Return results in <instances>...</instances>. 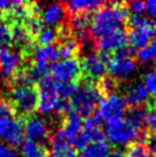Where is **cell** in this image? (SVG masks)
I'll list each match as a JSON object with an SVG mask.
<instances>
[{
    "label": "cell",
    "instance_id": "cell-6",
    "mask_svg": "<svg viewBox=\"0 0 156 157\" xmlns=\"http://www.w3.org/2000/svg\"><path fill=\"white\" fill-rule=\"evenodd\" d=\"M126 105L127 103L124 96L116 93H111L100 100L96 115L101 121L103 119L106 122L121 119L125 113Z\"/></svg>",
    "mask_w": 156,
    "mask_h": 157
},
{
    "label": "cell",
    "instance_id": "cell-20",
    "mask_svg": "<svg viewBox=\"0 0 156 157\" xmlns=\"http://www.w3.org/2000/svg\"><path fill=\"white\" fill-rule=\"evenodd\" d=\"M63 5L70 15H76V14H88L92 10L99 9V7H101L103 2L99 0H70Z\"/></svg>",
    "mask_w": 156,
    "mask_h": 157
},
{
    "label": "cell",
    "instance_id": "cell-38",
    "mask_svg": "<svg viewBox=\"0 0 156 157\" xmlns=\"http://www.w3.org/2000/svg\"><path fill=\"white\" fill-rule=\"evenodd\" d=\"M15 5H16V1L0 0V13H4V15H7L14 8Z\"/></svg>",
    "mask_w": 156,
    "mask_h": 157
},
{
    "label": "cell",
    "instance_id": "cell-23",
    "mask_svg": "<svg viewBox=\"0 0 156 157\" xmlns=\"http://www.w3.org/2000/svg\"><path fill=\"white\" fill-rule=\"evenodd\" d=\"M79 43L75 38H69V39L62 40L57 48V54L59 57L62 60L65 59H72L79 51Z\"/></svg>",
    "mask_w": 156,
    "mask_h": 157
},
{
    "label": "cell",
    "instance_id": "cell-32",
    "mask_svg": "<svg viewBox=\"0 0 156 157\" xmlns=\"http://www.w3.org/2000/svg\"><path fill=\"white\" fill-rule=\"evenodd\" d=\"M127 23L132 29H138V28H143L155 22H152V20L145 15H131L127 18Z\"/></svg>",
    "mask_w": 156,
    "mask_h": 157
},
{
    "label": "cell",
    "instance_id": "cell-3",
    "mask_svg": "<svg viewBox=\"0 0 156 157\" xmlns=\"http://www.w3.org/2000/svg\"><path fill=\"white\" fill-rule=\"evenodd\" d=\"M101 99L102 93L99 91L98 86L92 84V82H87L82 87H78V91L71 98L69 102L70 109L80 117H90L94 113Z\"/></svg>",
    "mask_w": 156,
    "mask_h": 157
},
{
    "label": "cell",
    "instance_id": "cell-40",
    "mask_svg": "<svg viewBox=\"0 0 156 157\" xmlns=\"http://www.w3.org/2000/svg\"><path fill=\"white\" fill-rule=\"evenodd\" d=\"M107 157H126V156L122 150H119V149H115V150H113V151H110Z\"/></svg>",
    "mask_w": 156,
    "mask_h": 157
},
{
    "label": "cell",
    "instance_id": "cell-14",
    "mask_svg": "<svg viewBox=\"0 0 156 157\" xmlns=\"http://www.w3.org/2000/svg\"><path fill=\"white\" fill-rule=\"evenodd\" d=\"M12 28V44L21 54L32 51V37L24 24L14 23Z\"/></svg>",
    "mask_w": 156,
    "mask_h": 157
},
{
    "label": "cell",
    "instance_id": "cell-39",
    "mask_svg": "<svg viewBox=\"0 0 156 157\" xmlns=\"http://www.w3.org/2000/svg\"><path fill=\"white\" fill-rule=\"evenodd\" d=\"M145 10L147 12L149 16L156 18V0H150L145 2Z\"/></svg>",
    "mask_w": 156,
    "mask_h": 157
},
{
    "label": "cell",
    "instance_id": "cell-4",
    "mask_svg": "<svg viewBox=\"0 0 156 157\" xmlns=\"http://www.w3.org/2000/svg\"><path fill=\"white\" fill-rule=\"evenodd\" d=\"M103 134L107 135L108 140L115 146H127L135 144V141L146 136L133 127L124 119H115L104 124Z\"/></svg>",
    "mask_w": 156,
    "mask_h": 157
},
{
    "label": "cell",
    "instance_id": "cell-21",
    "mask_svg": "<svg viewBox=\"0 0 156 157\" xmlns=\"http://www.w3.org/2000/svg\"><path fill=\"white\" fill-rule=\"evenodd\" d=\"M147 115L148 111L145 107H133L126 113V122L135 128H142L147 126Z\"/></svg>",
    "mask_w": 156,
    "mask_h": 157
},
{
    "label": "cell",
    "instance_id": "cell-41",
    "mask_svg": "<svg viewBox=\"0 0 156 157\" xmlns=\"http://www.w3.org/2000/svg\"><path fill=\"white\" fill-rule=\"evenodd\" d=\"M155 64H156V61H155Z\"/></svg>",
    "mask_w": 156,
    "mask_h": 157
},
{
    "label": "cell",
    "instance_id": "cell-24",
    "mask_svg": "<svg viewBox=\"0 0 156 157\" xmlns=\"http://www.w3.org/2000/svg\"><path fill=\"white\" fill-rule=\"evenodd\" d=\"M36 39L39 46H53V44L59 39L57 30L51 26L43 28L38 35L36 36Z\"/></svg>",
    "mask_w": 156,
    "mask_h": 157
},
{
    "label": "cell",
    "instance_id": "cell-27",
    "mask_svg": "<svg viewBox=\"0 0 156 157\" xmlns=\"http://www.w3.org/2000/svg\"><path fill=\"white\" fill-rule=\"evenodd\" d=\"M55 90H57V95L60 96L62 100L71 99L75 95V93L78 91L77 83H57L55 84Z\"/></svg>",
    "mask_w": 156,
    "mask_h": 157
},
{
    "label": "cell",
    "instance_id": "cell-16",
    "mask_svg": "<svg viewBox=\"0 0 156 157\" xmlns=\"http://www.w3.org/2000/svg\"><path fill=\"white\" fill-rule=\"evenodd\" d=\"M156 36V23L149 24L143 28L131 29L127 35V40L130 41L131 48H142L149 44Z\"/></svg>",
    "mask_w": 156,
    "mask_h": 157
},
{
    "label": "cell",
    "instance_id": "cell-10",
    "mask_svg": "<svg viewBox=\"0 0 156 157\" xmlns=\"http://www.w3.org/2000/svg\"><path fill=\"white\" fill-rule=\"evenodd\" d=\"M24 136L26 141H31L35 144H41L51 139L49 138V128L46 122L39 117H29L23 127Z\"/></svg>",
    "mask_w": 156,
    "mask_h": 157
},
{
    "label": "cell",
    "instance_id": "cell-5",
    "mask_svg": "<svg viewBox=\"0 0 156 157\" xmlns=\"http://www.w3.org/2000/svg\"><path fill=\"white\" fill-rule=\"evenodd\" d=\"M9 100L13 109L21 116H30L38 107V94L33 86H12Z\"/></svg>",
    "mask_w": 156,
    "mask_h": 157
},
{
    "label": "cell",
    "instance_id": "cell-13",
    "mask_svg": "<svg viewBox=\"0 0 156 157\" xmlns=\"http://www.w3.org/2000/svg\"><path fill=\"white\" fill-rule=\"evenodd\" d=\"M82 71L87 76V78L91 80H100L103 78L107 66L104 61L100 57V55H96L94 53L90 52L86 54L80 63Z\"/></svg>",
    "mask_w": 156,
    "mask_h": 157
},
{
    "label": "cell",
    "instance_id": "cell-25",
    "mask_svg": "<svg viewBox=\"0 0 156 157\" xmlns=\"http://www.w3.org/2000/svg\"><path fill=\"white\" fill-rule=\"evenodd\" d=\"M22 155L23 157H48L47 150L41 144L31 141H25L22 144Z\"/></svg>",
    "mask_w": 156,
    "mask_h": 157
},
{
    "label": "cell",
    "instance_id": "cell-18",
    "mask_svg": "<svg viewBox=\"0 0 156 157\" xmlns=\"http://www.w3.org/2000/svg\"><path fill=\"white\" fill-rule=\"evenodd\" d=\"M125 100L126 103L129 105L133 107H142L149 99V94H148L146 87L143 86V84L135 83L130 85L125 93Z\"/></svg>",
    "mask_w": 156,
    "mask_h": 157
},
{
    "label": "cell",
    "instance_id": "cell-37",
    "mask_svg": "<svg viewBox=\"0 0 156 157\" xmlns=\"http://www.w3.org/2000/svg\"><path fill=\"white\" fill-rule=\"evenodd\" d=\"M145 142H146V148L148 149V151L156 156V133H152L146 136Z\"/></svg>",
    "mask_w": 156,
    "mask_h": 157
},
{
    "label": "cell",
    "instance_id": "cell-22",
    "mask_svg": "<svg viewBox=\"0 0 156 157\" xmlns=\"http://www.w3.org/2000/svg\"><path fill=\"white\" fill-rule=\"evenodd\" d=\"M110 153V147L106 140L92 142L83 150V157H107Z\"/></svg>",
    "mask_w": 156,
    "mask_h": 157
},
{
    "label": "cell",
    "instance_id": "cell-30",
    "mask_svg": "<svg viewBox=\"0 0 156 157\" xmlns=\"http://www.w3.org/2000/svg\"><path fill=\"white\" fill-rule=\"evenodd\" d=\"M12 44V28L7 23H0V48L9 47Z\"/></svg>",
    "mask_w": 156,
    "mask_h": 157
},
{
    "label": "cell",
    "instance_id": "cell-15",
    "mask_svg": "<svg viewBox=\"0 0 156 157\" xmlns=\"http://www.w3.org/2000/svg\"><path fill=\"white\" fill-rule=\"evenodd\" d=\"M48 157H78L77 150L67 141L61 128L51 138V151Z\"/></svg>",
    "mask_w": 156,
    "mask_h": 157
},
{
    "label": "cell",
    "instance_id": "cell-36",
    "mask_svg": "<svg viewBox=\"0 0 156 157\" xmlns=\"http://www.w3.org/2000/svg\"><path fill=\"white\" fill-rule=\"evenodd\" d=\"M147 125L154 133H156V105L148 111Z\"/></svg>",
    "mask_w": 156,
    "mask_h": 157
},
{
    "label": "cell",
    "instance_id": "cell-29",
    "mask_svg": "<svg viewBox=\"0 0 156 157\" xmlns=\"http://www.w3.org/2000/svg\"><path fill=\"white\" fill-rule=\"evenodd\" d=\"M143 86L146 87L148 94L156 98V71L149 70L143 76Z\"/></svg>",
    "mask_w": 156,
    "mask_h": 157
},
{
    "label": "cell",
    "instance_id": "cell-33",
    "mask_svg": "<svg viewBox=\"0 0 156 157\" xmlns=\"http://www.w3.org/2000/svg\"><path fill=\"white\" fill-rule=\"evenodd\" d=\"M126 9L132 15H143L145 2H141V1H131L129 4H126Z\"/></svg>",
    "mask_w": 156,
    "mask_h": 157
},
{
    "label": "cell",
    "instance_id": "cell-8",
    "mask_svg": "<svg viewBox=\"0 0 156 157\" xmlns=\"http://www.w3.org/2000/svg\"><path fill=\"white\" fill-rule=\"evenodd\" d=\"M24 131L22 122L10 117L0 118V140L12 147H18L22 144Z\"/></svg>",
    "mask_w": 156,
    "mask_h": 157
},
{
    "label": "cell",
    "instance_id": "cell-35",
    "mask_svg": "<svg viewBox=\"0 0 156 157\" xmlns=\"http://www.w3.org/2000/svg\"><path fill=\"white\" fill-rule=\"evenodd\" d=\"M14 113L12 105L8 101L0 99V118L1 117H10Z\"/></svg>",
    "mask_w": 156,
    "mask_h": 157
},
{
    "label": "cell",
    "instance_id": "cell-31",
    "mask_svg": "<svg viewBox=\"0 0 156 157\" xmlns=\"http://www.w3.org/2000/svg\"><path fill=\"white\" fill-rule=\"evenodd\" d=\"M116 80L111 77H103L99 80V84H98V88L101 93H106L107 95L108 94H111V93H115V90H116Z\"/></svg>",
    "mask_w": 156,
    "mask_h": 157
},
{
    "label": "cell",
    "instance_id": "cell-1",
    "mask_svg": "<svg viewBox=\"0 0 156 157\" xmlns=\"http://www.w3.org/2000/svg\"><path fill=\"white\" fill-rule=\"evenodd\" d=\"M127 20V9L124 4L113 2L96 9L91 21L90 33L93 37L101 38L116 30H121L122 25Z\"/></svg>",
    "mask_w": 156,
    "mask_h": 157
},
{
    "label": "cell",
    "instance_id": "cell-9",
    "mask_svg": "<svg viewBox=\"0 0 156 157\" xmlns=\"http://www.w3.org/2000/svg\"><path fill=\"white\" fill-rule=\"evenodd\" d=\"M137 63L131 56H119L115 55L110 57L107 62V70L110 77L115 80H124L130 78L135 72Z\"/></svg>",
    "mask_w": 156,
    "mask_h": 157
},
{
    "label": "cell",
    "instance_id": "cell-11",
    "mask_svg": "<svg viewBox=\"0 0 156 157\" xmlns=\"http://www.w3.org/2000/svg\"><path fill=\"white\" fill-rule=\"evenodd\" d=\"M127 43V33L123 30H116L108 35L98 38L96 47L99 51V54L108 56L111 52H116L119 48L126 46Z\"/></svg>",
    "mask_w": 156,
    "mask_h": 157
},
{
    "label": "cell",
    "instance_id": "cell-19",
    "mask_svg": "<svg viewBox=\"0 0 156 157\" xmlns=\"http://www.w3.org/2000/svg\"><path fill=\"white\" fill-rule=\"evenodd\" d=\"M83 127V119L82 117L75 113H69L64 118L63 126L61 127V131L63 132L65 139L68 142H71L72 140L82 132Z\"/></svg>",
    "mask_w": 156,
    "mask_h": 157
},
{
    "label": "cell",
    "instance_id": "cell-34",
    "mask_svg": "<svg viewBox=\"0 0 156 157\" xmlns=\"http://www.w3.org/2000/svg\"><path fill=\"white\" fill-rule=\"evenodd\" d=\"M0 157H18V150L12 146L0 141Z\"/></svg>",
    "mask_w": 156,
    "mask_h": 157
},
{
    "label": "cell",
    "instance_id": "cell-12",
    "mask_svg": "<svg viewBox=\"0 0 156 157\" xmlns=\"http://www.w3.org/2000/svg\"><path fill=\"white\" fill-rule=\"evenodd\" d=\"M22 62V54L10 47L0 48V76L4 78L13 77Z\"/></svg>",
    "mask_w": 156,
    "mask_h": 157
},
{
    "label": "cell",
    "instance_id": "cell-17",
    "mask_svg": "<svg viewBox=\"0 0 156 157\" xmlns=\"http://www.w3.org/2000/svg\"><path fill=\"white\" fill-rule=\"evenodd\" d=\"M64 5L60 2H52L48 4L45 8L41 9V22L53 28L54 25H61L65 17Z\"/></svg>",
    "mask_w": 156,
    "mask_h": 157
},
{
    "label": "cell",
    "instance_id": "cell-26",
    "mask_svg": "<svg viewBox=\"0 0 156 157\" xmlns=\"http://www.w3.org/2000/svg\"><path fill=\"white\" fill-rule=\"evenodd\" d=\"M137 60L140 63L156 61V37L145 47L139 49L137 53Z\"/></svg>",
    "mask_w": 156,
    "mask_h": 157
},
{
    "label": "cell",
    "instance_id": "cell-7",
    "mask_svg": "<svg viewBox=\"0 0 156 157\" xmlns=\"http://www.w3.org/2000/svg\"><path fill=\"white\" fill-rule=\"evenodd\" d=\"M80 75V63L75 57L61 60L51 67V77L57 83H76Z\"/></svg>",
    "mask_w": 156,
    "mask_h": 157
},
{
    "label": "cell",
    "instance_id": "cell-28",
    "mask_svg": "<svg viewBox=\"0 0 156 157\" xmlns=\"http://www.w3.org/2000/svg\"><path fill=\"white\" fill-rule=\"evenodd\" d=\"M126 157H156L152 153L148 151V149L143 146L141 142H135L132 144L127 148L125 153Z\"/></svg>",
    "mask_w": 156,
    "mask_h": 157
},
{
    "label": "cell",
    "instance_id": "cell-2",
    "mask_svg": "<svg viewBox=\"0 0 156 157\" xmlns=\"http://www.w3.org/2000/svg\"><path fill=\"white\" fill-rule=\"evenodd\" d=\"M57 82L46 76L38 82V107L37 109L41 115H49L54 113H70V105L68 101L60 99L55 90Z\"/></svg>",
    "mask_w": 156,
    "mask_h": 157
}]
</instances>
